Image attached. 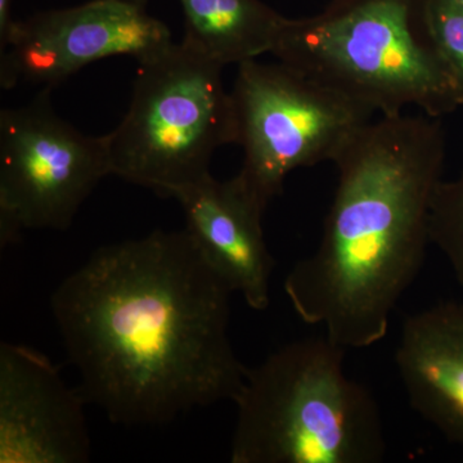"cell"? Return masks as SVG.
Here are the masks:
<instances>
[{"label":"cell","mask_w":463,"mask_h":463,"mask_svg":"<svg viewBox=\"0 0 463 463\" xmlns=\"http://www.w3.org/2000/svg\"><path fill=\"white\" fill-rule=\"evenodd\" d=\"M187 43L221 66L270 54L286 18L261 0H178Z\"/></svg>","instance_id":"obj_12"},{"label":"cell","mask_w":463,"mask_h":463,"mask_svg":"<svg viewBox=\"0 0 463 463\" xmlns=\"http://www.w3.org/2000/svg\"><path fill=\"white\" fill-rule=\"evenodd\" d=\"M395 364L413 410L463 448V301L408 317Z\"/></svg>","instance_id":"obj_11"},{"label":"cell","mask_w":463,"mask_h":463,"mask_svg":"<svg viewBox=\"0 0 463 463\" xmlns=\"http://www.w3.org/2000/svg\"><path fill=\"white\" fill-rule=\"evenodd\" d=\"M345 347L294 341L248 368L234 403L233 463H379L386 439L373 392L344 371Z\"/></svg>","instance_id":"obj_4"},{"label":"cell","mask_w":463,"mask_h":463,"mask_svg":"<svg viewBox=\"0 0 463 463\" xmlns=\"http://www.w3.org/2000/svg\"><path fill=\"white\" fill-rule=\"evenodd\" d=\"M14 0H0V53H5L16 41L20 21L14 20Z\"/></svg>","instance_id":"obj_15"},{"label":"cell","mask_w":463,"mask_h":463,"mask_svg":"<svg viewBox=\"0 0 463 463\" xmlns=\"http://www.w3.org/2000/svg\"><path fill=\"white\" fill-rule=\"evenodd\" d=\"M232 97L243 151L237 175L265 207L295 170L334 164L373 116L281 62L240 63Z\"/></svg>","instance_id":"obj_6"},{"label":"cell","mask_w":463,"mask_h":463,"mask_svg":"<svg viewBox=\"0 0 463 463\" xmlns=\"http://www.w3.org/2000/svg\"><path fill=\"white\" fill-rule=\"evenodd\" d=\"M132 100L108 134L112 175L165 197L201 181L219 148L237 145L223 66L185 42L138 63Z\"/></svg>","instance_id":"obj_5"},{"label":"cell","mask_w":463,"mask_h":463,"mask_svg":"<svg viewBox=\"0 0 463 463\" xmlns=\"http://www.w3.org/2000/svg\"><path fill=\"white\" fill-rule=\"evenodd\" d=\"M80 389H70L47 356L0 346V462L81 463L90 456Z\"/></svg>","instance_id":"obj_9"},{"label":"cell","mask_w":463,"mask_h":463,"mask_svg":"<svg viewBox=\"0 0 463 463\" xmlns=\"http://www.w3.org/2000/svg\"><path fill=\"white\" fill-rule=\"evenodd\" d=\"M425 17L463 103V9L452 0H425Z\"/></svg>","instance_id":"obj_14"},{"label":"cell","mask_w":463,"mask_h":463,"mask_svg":"<svg viewBox=\"0 0 463 463\" xmlns=\"http://www.w3.org/2000/svg\"><path fill=\"white\" fill-rule=\"evenodd\" d=\"M446 136L425 114L381 116L334 161L337 185L318 248L298 261L285 291L301 321L345 349L385 339L430 241Z\"/></svg>","instance_id":"obj_2"},{"label":"cell","mask_w":463,"mask_h":463,"mask_svg":"<svg viewBox=\"0 0 463 463\" xmlns=\"http://www.w3.org/2000/svg\"><path fill=\"white\" fill-rule=\"evenodd\" d=\"M452 2L463 9V0H452Z\"/></svg>","instance_id":"obj_16"},{"label":"cell","mask_w":463,"mask_h":463,"mask_svg":"<svg viewBox=\"0 0 463 463\" xmlns=\"http://www.w3.org/2000/svg\"><path fill=\"white\" fill-rule=\"evenodd\" d=\"M169 27L137 0H90L20 21L16 41L0 53V87L20 81L52 88L109 57L143 62L173 44Z\"/></svg>","instance_id":"obj_8"},{"label":"cell","mask_w":463,"mask_h":463,"mask_svg":"<svg viewBox=\"0 0 463 463\" xmlns=\"http://www.w3.org/2000/svg\"><path fill=\"white\" fill-rule=\"evenodd\" d=\"M231 294L187 230L155 231L97 250L52 309L87 402L120 425H160L239 397Z\"/></svg>","instance_id":"obj_1"},{"label":"cell","mask_w":463,"mask_h":463,"mask_svg":"<svg viewBox=\"0 0 463 463\" xmlns=\"http://www.w3.org/2000/svg\"><path fill=\"white\" fill-rule=\"evenodd\" d=\"M137 2L146 3L147 0H137Z\"/></svg>","instance_id":"obj_17"},{"label":"cell","mask_w":463,"mask_h":463,"mask_svg":"<svg viewBox=\"0 0 463 463\" xmlns=\"http://www.w3.org/2000/svg\"><path fill=\"white\" fill-rule=\"evenodd\" d=\"M187 227L203 257L233 292L254 310L269 306L274 260L264 239L265 207L239 175L212 174L175 192Z\"/></svg>","instance_id":"obj_10"},{"label":"cell","mask_w":463,"mask_h":463,"mask_svg":"<svg viewBox=\"0 0 463 463\" xmlns=\"http://www.w3.org/2000/svg\"><path fill=\"white\" fill-rule=\"evenodd\" d=\"M277 62L381 116L463 106L425 17V0H332L312 17L286 18Z\"/></svg>","instance_id":"obj_3"},{"label":"cell","mask_w":463,"mask_h":463,"mask_svg":"<svg viewBox=\"0 0 463 463\" xmlns=\"http://www.w3.org/2000/svg\"><path fill=\"white\" fill-rule=\"evenodd\" d=\"M430 241L463 288V170L457 178L443 179L439 185L432 203Z\"/></svg>","instance_id":"obj_13"},{"label":"cell","mask_w":463,"mask_h":463,"mask_svg":"<svg viewBox=\"0 0 463 463\" xmlns=\"http://www.w3.org/2000/svg\"><path fill=\"white\" fill-rule=\"evenodd\" d=\"M51 88L0 112V242L26 230L63 231L112 175L109 137L87 136L56 114Z\"/></svg>","instance_id":"obj_7"}]
</instances>
